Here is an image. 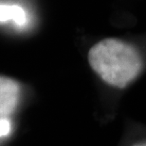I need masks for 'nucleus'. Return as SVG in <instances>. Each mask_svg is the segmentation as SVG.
Listing matches in <instances>:
<instances>
[{
	"label": "nucleus",
	"instance_id": "f257e3e1",
	"mask_svg": "<svg viewBox=\"0 0 146 146\" xmlns=\"http://www.w3.org/2000/svg\"><path fill=\"white\" fill-rule=\"evenodd\" d=\"M19 96L20 87L17 81L0 76V120L13 112Z\"/></svg>",
	"mask_w": 146,
	"mask_h": 146
},
{
	"label": "nucleus",
	"instance_id": "f03ea898",
	"mask_svg": "<svg viewBox=\"0 0 146 146\" xmlns=\"http://www.w3.org/2000/svg\"><path fill=\"white\" fill-rule=\"evenodd\" d=\"M120 146H146V125L128 118Z\"/></svg>",
	"mask_w": 146,
	"mask_h": 146
},
{
	"label": "nucleus",
	"instance_id": "7ed1b4c3",
	"mask_svg": "<svg viewBox=\"0 0 146 146\" xmlns=\"http://www.w3.org/2000/svg\"><path fill=\"white\" fill-rule=\"evenodd\" d=\"M13 20L17 25H24L26 14L22 8L16 5H0V21Z\"/></svg>",
	"mask_w": 146,
	"mask_h": 146
},
{
	"label": "nucleus",
	"instance_id": "20e7f679",
	"mask_svg": "<svg viewBox=\"0 0 146 146\" xmlns=\"http://www.w3.org/2000/svg\"><path fill=\"white\" fill-rule=\"evenodd\" d=\"M11 131L10 122L7 119L0 120V137L8 135Z\"/></svg>",
	"mask_w": 146,
	"mask_h": 146
}]
</instances>
